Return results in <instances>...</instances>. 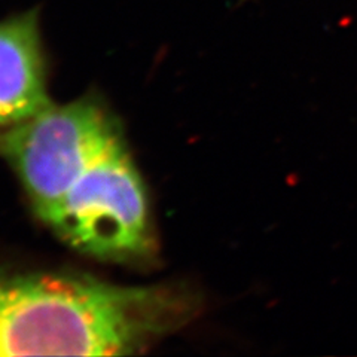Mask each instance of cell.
Here are the masks:
<instances>
[{"mask_svg":"<svg viewBox=\"0 0 357 357\" xmlns=\"http://www.w3.org/2000/svg\"><path fill=\"white\" fill-rule=\"evenodd\" d=\"M167 287L73 274L0 275V356H128L182 321Z\"/></svg>","mask_w":357,"mask_h":357,"instance_id":"cell-1","label":"cell"},{"mask_svg":"<svg viewBox=\"0 0 357 357\" xmlns=\"http://www.w3.org/2000/svg\"><path fill=\"white\" fill-rule=\"evenodd\" d=\"M122 136L107 112L94 100L57 106L5 130L0 151L14 167L40 219Z\"/></svg>","mask_w":357,"mask_h":357,"instance_id":"cell-2","label":"cell"},{"mask_svg":"<svg viewBox=\"0 0 357 357\" xmlns=\"http://www.w3.org/2000/svg\"><path fill=\"white\" fill-rule=\"evenodd\" d=\"M45 223L98 259L128 261L149 252L146 191L124 140L89 167Z\"/></svg>","mask_w":357,"mask_h":357,"instance_id":"cell-3","label":"cell"},{"mask_svg":"<svg viewBox=\"0 0 357 357\" xmlns=\"http://www.w3.org/2000/svg\"><path fill=\"white\" fill-rule=\"evenodd\" d=\"M39 14L27 10L0 22V130L51 105Z\"/></svg>","mask_w":357,"mask_h":357,"instance_id":"cell-4","label":"cell"}]
</instances>
